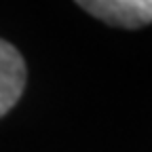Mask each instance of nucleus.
<instances>
[{"mask_svg":"<svg viewBox=\"0 0 152 152\" xmlns=\"http://www.w3.org/2000/svg\"><path fill=\"white\" fill-rule=\"evenodd\" d=\"M78 7L116 28L135 30L152 23V0H80Z\"/></svg>","mask_w":152,"mask_h":152,"instance_id":"obj_1","label":"nucleus"},{"mask_svg":"<svg viewBox=\"0 0 152 152\" xmlns=\"http://www.w3.org/2000/svg\"><path fill=\"white\" fill-rule=\"evenodd\" d=\"M26 89V61L11 42L0 38V118L19 102Z\"/></svg>","mask_w":152,"mask_h":152,"instance_id":"obj_2","label":"nucleus"}]
</instances>
